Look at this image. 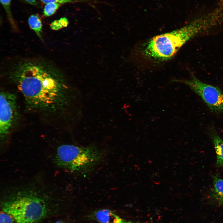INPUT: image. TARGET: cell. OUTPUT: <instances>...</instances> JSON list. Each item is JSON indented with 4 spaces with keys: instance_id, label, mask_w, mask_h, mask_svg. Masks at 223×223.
I'll return each mask as SVG.
<instances>
[{
    "instance_id": "obj_4",
    "label": "cell",
    "mask_w": 223,
    "mask_h": 223,
    "mask_svg": "<svg viewBox=\"0 0 223 223\" xmlns=\"http://www.w3.org/2000/svg\"><path fill=\"white\" fill-rule=\"evenodd\" d=\"M197 34L191 24L170 32L155 36L144 45L143 51L147 56L156 60L171 58L187 41Z\"/></svg>"
},
{
    "instance_id": "obj_14",
    "label": "cell",
    "mask_w": 223,
    "mask_h": 223,
    "mask_svg": "<svg viewBox=\"0 0 223 223\" xmlns=\"http://www.w3.org/2000/svg\"><path fill=\"white\" fill-rule=\"evenodd\" d=\"M15 221L9 214L4 212H1L0 215V223H15Z\"/></svg>"
},
{
    "instance_id": "obj_15",
    "label": "cell",
    "mask_w": 223,
    "mask_h": 223,
    "mask_svg": "<svg viewBox=\"0 0 223 223\" xmlns=\"http://www.w3.org/2000/svg\"><path fill=\"white\" fill-rule=\"evenodd\" d=\"M44 4L54 2L60 4L61 5L68 3L74 2L80 0H40Z\"/></svg>"
},
{
    "instance_id": "obj_13",
    "label": "cell",
    "mask_w": 223,
    "mask_h": 223,
    "mask_svg": "<svg viewBox=\"0 0 223 223\" xmlns=\"http://www.w3.org/2000/svg\"><path fill=\"white\" fill-rule=\"evenodd\" d=\"M68 24V20L67 18H62L53 22L51 24L50 27L53 30H58L62 28L66 27Z\"/></svg>"
},
{
    "instance_id": "obj_12",
    "label": "cell",
    "mask_w": 223,
    "mask_h": 223,
    "mask_svg": "<svg viewBox=\"0 0 223 223\" xmlns=\"http://www.w3.org/2000/svg\"><path fill=\"white\" fill-rule=\"evenodd\" d=\"M61 5L60 4L54 2L46 4L43 10L44 15L48 17L53 15Z\"/></svg>"
},
{
    "instance_id": "obj_1",
    "label": "cell",
    "mask_w": 223,
    "mask_h": 223,
    "mask_svg": "<svg viewBox=\"0 0 223 223\" xmlns=\"http://www.w3.org/2000/svg\"><path fill=\"white\" fill-rule=\"evenodd\" d=\"M4 72L30 109L52 112L70 104L69 89L63 73L46 59H20L11 63Z\"/></svg>"
},
{
    "instance_id": "obj_3",
    "label": "cell",
    "mask_w": 223,
    "mask_h": 223,
    "mask_svg": "<svg viewBox=\"0 0 223 223\" xmlns=\"http://www.w3.org/2000/svg\"><path fill=\"white\" fill-rule=\"evenodd\" d=\"M103 155L102 151L94 145L80 146L63 144L58 148L55 162L58 166L68 170L87 173L99 163Z\"/></svg>"
},
{
    "instance_id": "obj_11",
    "label": "cell",
    "mask_w": 223,
    "mask_h": 223,
    "mask_svg": "<svg viewBox=\"0 0 223 223\" xmlns=\"http://www.w3.org/2000/svg\"><path fill=\"white\" fill-rule=\"evenodd\" d=\"M11 0H0L1 3L3 7L8 19L12 27L17 28L14 20L13 17L11 9Z\"/></svg>"
},
{
    "instance_id": "obj_16",
    "label": "cell",
    "mask_w": 223,
    "mask_h": 223,
    "mask_svg": "<svg viewBox=\"0 0 223 223\" xmlns=\"http://www.w3.org/2000/svg\"><path fill=\"white\" fill-rule=\"evenodd\" d=\"M27 3L33 5H36L37 4V0H24Z\"/></svg>"
},
{
    "instance_id": "obj_17",
    "label": "cell",
    "mask_w": 223,
    "mask_h": 223,
    "mask_svg": "<svg viewBox=\"0 0 223 223\" xmlns=\"http://www.w3.org/2000/svg\"><path fill=\"white\" fill-rule=\"evenodd\" d=\"M54 223H64L63 222L61 221H57Z\"/></svg>"
},
{
    "instance_id": "obj_7",
    "label": "cell",
    "mask_w": 223,
    "mask_h": 223,
    "mask_svg": "<svg viewBox=\"0 0 223 223\" xmlns=\"http://www.w3.org/2000/svg\"><path fill=\"white\" fill-rule=\"evenodd\" d=\"M90 218L100 223H132L121 218L112 211L102 209L95 211L90 215Z\"/></svg>"
},
{
    "instance_id": "obj_9",
    "label": "cell",
    "mask_w": 223,
    "mask_h": 223,
    "mask_svg": "<svg viewBox=\"0 0 223 223\" xmlns=\"http://www.w3.org/2000/svg\"><path fill=\"white\" fill-rule=\"evenodd\" d=\"M211 196L217 203L223 205V179L215 177L213 179V187Z\"/></svg>"
},
{
    "instance_id": "obj_5",
    "label": "cell",
    "mask_w": 223,
    "mask_h": 223,
    "mask_svg": "<svg viewBox=\"0 0 223 223\" xmlns=\"http://www.w3.org/2000/svg\"><path fill=\"white\" fill-rule=\"evenodd\" d=\"M181 81L200 96L212 112L223 113V93L219 88L202 82L194 75Z\"/></svg>"
},
{
    "instance_id": "obj_2",
    "label": "cell",
    "mask_w": 223,
    "mask_h": 223,
    "mask_svg": "<svg viewBox=\"0 0 223 223\" xmlns=\"http://www.w3.org/2000/svg\"><path fill=\"white\" fill-rule=\"evenodd\" d=\"M49 198L43 190L35 186L17 188L5 195L2 208L16 223H36L47 215Z\"/></svg>"
},
{
    "instance_id": "obj_6",
    "label": "cell",
    "mask_w": 223,
    "mask_h": 223,
    "mask_svg": "<svg viewBox=\"0 0 223 223\" xmlns=\"http://www.w3.org/2000/svg\"><path fill=\"white\" fill-rule=\"evenodd\" d=\"M16 96L15 94L2 91L0 96V135L4 139L10 133L17 116Z\"/></svg>"
},
{
    "instance_id": "obj_8",
    "label": "cell",
    "mask_w": 223,
    "mask_h": 223,
    "mask_svg": "<svg viewBox=\"0 0 223 223\" xmlns=\"http://www.w3.org/2000/svg\"><path fill=\"white\" fill-rule=\"evenodd\" d=\"M209 134L213 142L216 154V164L219 166L223 167V140L213 128L210 129Z\"/></svg>"
},
{
    "instance_id": "obj_10",
    "label": "cell",
    "mask_w": 223,
    "mask_h": 223,
    "mask_svg": "<svg viewBox=\"0 0 223 223\" xmlns=\"http://www.w3.org/2000/svg\"><path fill=\"white\" fill-rule=\"evenodd\" d=\"M28 22L30 28L36 33L37 36L42 40V24L39 18L37 15H33L29 18Z\"/></svg>"
}]
</instances>
